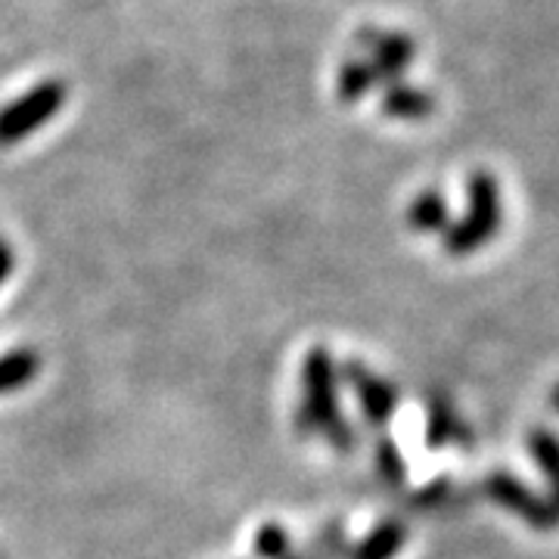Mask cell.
Listing matches in <instances>:
<instances>
[{
    "instance_id": "6",
    "label": "cell",
    "mask_w": 559,
    "mask_h": 559,
    "mask_svg": "<svg viewBox=\"0 0 559 559\" xmlns=\"http://www.w3.org/2000/svg\"><path fill=\"white\" fill-rule=\"evenodd\" d=\"M407 540V528L399 520L380 522L367 538H360L358 544H348L345 559H395L401 547Z\"/></svg>"
},
{
    "instance_id": "15",
    "label": "cell",
    "mask_w": 559,
    "mask_h": 559,
    "mask_svg": "<svg viewBox=\"0 0 559 559\" xmlns=\"http://www.w3.org/2000/svg\"><path fill=\"white\" fill-rule=\"evenodd\" d=\"M348 554V540H345V532H342V525H326L323 532H320L314 544H311V559H345Z\"/></svg>"
},
{
    "instance_id": "10",
    "label": "cell",
    "mask_w": 559,
    "mask_h": 559,
    "mask_svg": "<svg viewBox=\"0 0 559 559\" xmlns=\"http://www.w3.org/2000/svg\"><path fill=\"white\" fill-rule=\"evenodd\" d=\"M528 448H532V454L538 460L540 473L550 481V498L547 500L554 503V510L559 513V439L554 432H547V429H535L528 436Z\"/></svg>"
},
{
    "instance_id": "16",
    "label": "cell",
    "mask_w": 559,
    "mask_h": 559,
    "mask_svg": "<svg viewBox=\"0 0 559 559\" xmlns=\"http://www.w3.org/2000/svg\"><path fill=\"white\" fill-rule=\"evenodd\" d=\"M448 488H451V485H448V479H436V481H429L423 491H417V495H414L411 500H414L417 507H423V510H429V507H436L439 500L448 498Z\"/></svg>"
},
{
    "instance_id": "1",
    "label": "cell",
    "mask_w": 559,
    "mask_h": 559,
    "mask_svg": "<svg viewBox=\"0 0 559 559\" xmlns=\"http://www.w3.org/2000/svg\"><path fill=\"white\" fill-rule=\"evenodd\" d=\"M301 436H320L336 451L355 448V429L340 404V367L326 348H311L301 364V401L296 411Z\"/></svg>"
},
{
    "instance_id": "9",
    "label": "cell",
    "mask_w": 559,
    "mask_h": 559,
    "mask_svg": "<svg viewBox=\"0 0 559 559\" xmlns=\"http://www.w3.org/2000/svg\"><path fill=\"white\" fill-rule=\"evenodd\" d=\"M407 224L419 230V234H436L448 227V202L436 190H426L419 193L417 200L411 202L407 209Z\"/></svg>"
},
{
    "instance_id": "14",
    "label": "cell",
    "mask_w": 559,
    "mask_h": 559,
    "mask_svg": "<svg viewBox=\"0 0 559 559\" xmlns=\"http://www.w3.org/2000/svg\"><path fill=\"white\" fill-rule=\"evenodd\" d=\"M377 473L385 485L399 488L407 479V463L401 457L399 444L392 439H380L377 441Z\"/></svg>"
},
{
    "instance_id": "4",
    "label": "cell",
    "mask_w": 559,
    "mask_h": 559,
    "mask_svg": "<svg viewBox=\"0 0 559 559\" xmlns=\"http://www.w3.org/2000/svg\"><path fill=\"white\" fill-rule=\"evenodd\" d=\"M481 491H485V498H491L503 510L516 513L520 520L535 525L540 532H550L559 525V513L554 510V503L547 498H538L532 488H525L520 479H513L507 473H491L481 481Z\"/></svg>"
},
{
    "instance_id": "13",
    "label": "cell",
    "mask_w": 559,
    "mask_h": 559,
    "mask_svg": "<svg viewBox=\"0 0 559 559\" xmlns=\"http://www.w3.org/2000/svg\"><path fill=\"white\" fill-rule=\"evenodd\" d=\"M252 550L259 559H286L293 554V538L277 522H264L252 538Z\"/></svg>"
},
{
    "instance_id": "11",
    "label": "cell",
    "mask_w": 559,
    "mask_h": 559,
    "mask_svg": "<svg viewBox=\"0 0 559 559\" xmlns=\"http://www.w3.org/2000/svg\"><path fill=\"white\" fill-rule=\"evenodd\" d=\"M377 84V75H373V66L370 60H360V57H352V60L342 62L340 69V84H336V94H340L342 103H358L364 100Z\"/></svg>"
},
{
    "instance_id": "18",
    "label": "cell",
    "mask_w": 559,
    "mask_h": 559,
    "mask_svg": "<svg viewBox=\"0 0 559 559\" xmlns=\"http://www.w3.org/2000/svg\"><path fill=\"white\" fill-rule=\"evenodd\" d=\"M554 407H557V411H559V389H557V392H554Z\"/></svg>"
},
{
    "instance_id": "12",
    "label": "cell",
    "mask_w": 559,
    "mask_h": 559,
    "mask_svg": "<svg viewBox=\"0 0 559 559\" xmlns=\"http://www.w3.org/2000/svg\"><path fill=\"white\" fill-rule=\"evenodd\" d=\"M460 419L454 407L444 399H436L429 404V417H426V444L429 448H444L448 441L460 439Z\"/></svg>"
},
{
    "instance_id": "17",
    "label": "cell",
    "mask_w": 559,
    "mask_h": 559,
    "mask_svg": "<svg viewBox=\"0 0 559 559\" xmlns=\"http://www.w3.org/2000/svg\"><path fill=\"white\" fill-rule=\"evenodd\" d=\"M13 267H16V249L7 240H0V286L13 274Z\"/></svg>"
},
{
    "instance_id": "2",
    "label": "cell",
    "mask_w": 559,
    "mask_h": 559,
    "mask_svg": "<svg viewBox=\"0 0 559 559\" xmlns=\"http://www.w3.org/2000/svg\"><path fill=\"white\" fill-rule=\"evenodd\" d=\"M69 100V84L60 79H44L28 87L22 97L0 106V146H16L32 138L44 124L57 119Z\"/></svg>"
},
{
    "instance_id": "5",
    "label": "cell",
    "mask_w": 559,
    "mask_h": 559,
    "mask_svg": "<svg viewBox=\"0 0 559 559\" xmlns=\"http://www.w3.org/2000/svg\"><path fill=\"white\" fill-rule=\"evenodd\" d=\"M340 373L342 380L348 382V389L358 395L360 414H364V419H367L370 426L382 429L389 419L395 417V411H399V392H395L392 382H385L382 377H377L373 370H367L360 360L342 364Z\"/></svg>"
},
{
    "instance_id": "3",
    "label": "cell",
    "mask_w": 559,
    "mask_h": 559,
    "mask_svg": "<svg viewBox=\"0 0 559 559\" xmlns=\"http://www.w3.org/2000/svg\"><path fill=\"white\" fill-rule=\"evenodd\" d=\"M500 227V200L498 183L491 175H473L469 178V215L448 227L444 234V249L451 255H469L479 246L495 237Z\"/></svg>"
},
{
    "instance_id": "7",
    "label": "cell",
    "mask_w": 559,
    "mask_h": 559,
    "mask_svg": "<svg viewBox=\"0 0 559 559\" xmlns=\"http://www.w3.org/2000/svg\"><path fill=\"white\" fill-rule=\"evenodd\" d=\"M40 373V355L32 348H16L0 355V395H13Z\"/></svg>"
},
{
    "instance_id": "8",
    "label": "cell",
    "mask_w": 559,
    "mask_h": 559,
    "mask_svg": "<svg viewBox=\"0 0 559 559\" xmlns=\"http://www.w3.org/2000/svg\"><path fill=\"white\" fill-rule=\"evenodd\" d=\"M382 112L389 119L419 121L432 112L429 94H423L419 87H404V84H389L385 97H382Z\"/></svg>"
},
{
    "instance_id": "19",
    "label": "cell",
    "mask_w": 559,
    "mask_h": 559,
    "mask_svg": "<svg viewBox=\"0 0 559 559\" xmlns=\"http://www.w3.org/2000/svg\"><path fill=\"white\" fill-rule=\"evenodd\" d=\"M286 559H311V557H296V554H289V557Z\"/></svg>"
}]
</instances>
